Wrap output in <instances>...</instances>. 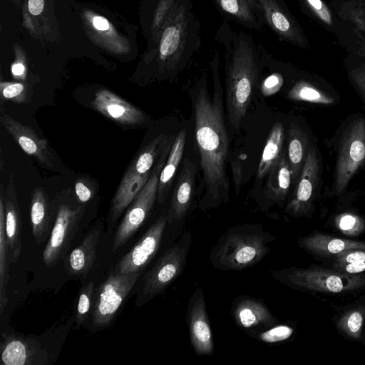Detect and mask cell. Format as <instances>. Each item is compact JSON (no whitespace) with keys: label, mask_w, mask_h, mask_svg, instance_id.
Returning a JSON list of instances; mask_svg holds the SVG:
<instances>
[{"label":"cell","mask_w":365,"mask_h":365,"mask_svg":"<svg viewBox=\"0 0 365 365\" xmlns=\"http://www.w3.org/2000/svg\"><path fill=\"white\" fill-rule=\"evenodd\" d=\"M217 53L210 61L215 91L211 98L201 85L193 100L195 136L200 166L206 187L208 206H216L228 200L227 163L229 139L222 107V91L219 73Z\"/></svg>","instance_id":"6da1fadb"},{"label":"cell","mask_w":365,"mask_h":365,"mask_svg":"<svg viewBox=\"0 0 365 365\" xmlns=\"http://www.w3.org/2000/svg\"><path fill=\"white\" fill-rule=\"evenodd\" d=\"M215 38L224 49L227 120L237 129L246 114L260 72L261 47L250 34L235 31L226 22L219 27Z\"/></svg>","instance_id":"7a4b0ae2"},{"label":"cell","mask_w":365,"mask_h":365,"mask_svg":"<svg viewBox=\"0 0 365 365\" xmlns=\"http://www.w3.org/2000/svg\"><path fill=\"white\" fill-rule=\"evenodd\" d=\"M275 236L258 225H241L226 231L210 253L215 268L239 271L259 263L270 251Z\"/></svg>","instance_id":"3957f363"},{"label":"cell","mask_w":365,"mask_h":365,"mask_svg":"<svg viewBox=\"0 0 365 365\" xmlns=\"http://www.w3.org/2000/svg\"><path fill=\"white\" fill-rule=\"evenodd\" d=\"M192 0L183 3L169 18L159 36L158 58L163 69L178 72L201 43L200 23L192 10Z\"/></svg>","instance_id":"277c9868"},{"label":"cell","mask_w":365,"mask_h":365,"mask_svg":"<svg viewBox=\"0 0 365 365\" xmlns=\"http://www.w3.org/2000/svg\"><path fill=\"white\" fill-rule=\"evenodd\" d=\"M174 140L173 136L170 137L152 170L148 182L128 206L116 230L112 245L113 251L122 247L135 235L151 211L157 199L160 173Z\"/></svg>","instance_id":"5b68a950"},{"label":"cell","mask_w":365,"mask_h":365,"mask_svg":"<svg viewBox=\"0 0 365 365\" xmlns=\"http://www.w3.org/2000/svg\"><path fill=\"white\" fill-rule=\"evenodd\" d=\"M277 280L295 287L321 292L339 293L365 285V277L321 267L273 270Z\"/></svg>","instance_id":"8992f818"},{"label":"cell","mask_w":365,"mask_h":365,"mask_svg":"<svg viewBox=\"0 0 365 365\" xmlns=\"http://www.w3.org/2000/svg\"><path fill=\"white\" fill-rule=\"evenodd\" d=\"M365 161V120L359 118L344 130L339 143L332 191L342 193Z\"/></svg>","instance_id":"52a82bcc"},{"label":"cell","mask_w":365,"mask_h":365,"mask_svg":"<svg viewBox=\"0 0 365 365\" xmlns=\"http://www.w3.org/2000/svg\"><path fill=\"white\" fill-rule=\"evenodd\" d=\"M191 243L192 234L187 231L159 258L144 278L143 293L145 296L153 297L162 293L181 274Z\"/></svg>","instance_id":"ba28073f"},{"label":"cell","mask_w":365,"mask_h":365,"mask_svg":"<svg viewBox=\"0 0 365 365\" xmlns=\"http://www.w3.org/2000/svg\"><path fill=\"white\" fill-rule=\"evenodd\" d=\"M140 272L111 273L96 293L92 314L94 327L107 326L136 283Z\"/></svg>","instance_id":"9c48e42d"},{"label":"cell","mask_w":365,"mask_h":365,"mask_svg":"<svg viewBox=\"0 0 365 365\" xmlns=\"http://www.w3.org/2000/svg\"><path fill=\"white\" fill-rule=\"evenodd\" d=\"M80 205L63 202L58 205L51 235L43 250L42 258L46 267L57 264L66 255L83 215Z\"/></svg>","instance_id":"30bf717a"},{"label":"cell","mask_w":365,"mask_h":365,"mask_svg":"<svg viewBox=\"0 0 365 365\" xmlns=\"http://www.w3.org/2000/svg\"><path fill=\"white\" fill-rule=\"evenodd\" d=\"M167 223L166 216L158 217L135 245L118 262L114 272H140L156 255Z\"/></svg>","instance_id":"8fae6325"},{"label":"cell","mask_w":365,"mask_h":365,"mask_svg":"<svg viewBox=\"0 0 365 365\" xmlns=\"http://www.w3.org/2000/svg\"><path fill=\"white\" fill-rule=\"evenodd\" d=\"M321 163L317 150L309 149L296 190L285 211L294 217L307 214L311 209L320 179Z\"/></svg>","instance_id":"7c38bea8"},{"label":"cell","mask_w":365,"mask_h":365,"mask_svg":"<svg viewBox=\"0 0 365 365\" xmlns=\"http://www.w3.org/2000/svg\"><path fill=\"white\" fill-rule=\"evenodd\" d=\"M190 343L197 355H211L214 349L212 334L207 314L203 292L197 289L190 297L187 312Z\"/></svg>","instance_id":"4fadbf2b"},{"label":"cell","mask_w":365,"mask_h":365,"mask_svg":"<svg viewBox=\"0 0 365 365\" xmlns=\"http://www.w3.org/2000/svg\"><path fill=\"white\" fill-rule=\"evenodd\" d=\"M0 349L1 364L5 365L48 364L46 350L31 337L4 334Z\"/></svg>","instance_id":"5bb4252c"},{"label":"cell","mask_w":365,"mask_h":365,"mask_svg":"<svg viewBox=\"0 0 365 365\" xmlns=\"http://www.w3.org/2000/svg\"><path fill=\"white\" fill-rule=\"evenodd\" d=\"M0 121L26 153L44 168L53 169V156L46 139L39 138L31 127L16 120L3 109L0 110Z\"/></svg>","instance_id":"9a60e30c"},{"label":"cell","mask_w":365,"mask_h":365,"mask_svg":"<svg viewBox=\"0 0 365 365\" xmlns=\"http://www.w3.org/2000/svg\"><path fill=\"white\" fill-rule=\"evenodd\" d=\"M266 24L281 39L292 44L305 47L307 41L298 24L290 14L282 0H257Z\"/></svg>","instance_id":"2e32d148"},{"label":"cell","mask_w":365,"mask_h":365,"mask_svg":"<svg viewBox=\"0 0 365 365\" xmlns=\"http://www.w3.org/2000/svg\"><path fill=\"white\" fill-rule=\"evenodd\" d=\"M91 105L96 110L120 124L137 125L145 120V116L140 109L106 89L96 93Z\"/></svg>","instance_id":"e0dca14e"},{"label":"cell","mask_w":365,"mask_h":365,"mask_svg":"<svg viewBox=\"0 0 365 365\" xmlns=\"http://www.w3.org/2000/svg\"><path fill=\"white\" fill-rule=\"evenodd\" d=\"M6 233L10 262H16L22 250L21 217L14 186V177L9 173L5 191Z\"/></svg>","instance_id":"ac0fdd59"},{"label":"cell","mask_w":365,"mask_h":365,"mask_svg":"<svg viewBox=\"0 0 365 365\" xmlns=\"http://www.w3.org/2000/svg\"><path fill=\"white\" fill-rule=\"evenodd\" d=\"M103 230V223H96L87 233L81 243L72 250L66 259L70 274L84 277L93 267L96 249Z\"/></svg>","instance_id":"d6986e66"},{"label":"cell","mask_w":365,"mask_h":365,"mask_svg":"<svg viewBox=\"0 0 365 365\" xmlns=\"http://www.w3.org/2000/svg\"><path fill=\"white\" fill-rule=\"evenodd\" d=\"M150 174L140 175L130 166L123 175L112 199L108 217V224L112 225L133 201L148 182Z\"/></svg>","instance_id":"ffe728a7"},{"label":"cell","mask_w":365,"mask_h":365,"mask_svg":"<svg viewBox=\"0 0 365 365\" xmlns=\"http://www.w3.org/2000/svg\"><path fill=\"white\" fill-rule=\"evenodd\" d=\"M196 167L188 158L185 160L177 180L167 217L168 222L181 220L187 212L192 198Z\"/></svg>","instance_id":"44dd1931"},{"label":"cell","mask_w":365,"mask_h":365,"mask_svg":"<svg viewBox=\"0 0 365 365\" xmlns=\"http://www.w3.org/2000/svg\"><path fill=\"white\" fill-rule=\"evenodd\" d=\"M232 316L236 324L245 329L259 326L269 328L278 322L262 302L249 297H240L235 302Z\"/></svg>","instance_id":"7402d4cb"},{"label":"cell","mask_w":365,"mask_h":365,"mask_svg":"<svg viewBox=\"0 0 365 365\" xmlns=\"http://www.w3.org/2000/svg\"><path fill=\"white\" fill-rule=\"evenodd\" d=\"M225 16L243 26L260 30L266 24L262 10L257 0H213Z\"/></svg>","instance_id":"603a6c76"},{"label":"cell","mask_w":365,"mask_h":365,"mask_svg":"<svg viewBox=\"0 0 365 365\" xmlns=\"http://www.w3.org/2000/svg\"><path fill=\"white\" fill-rule=\"evenodd\" d=\"M56 216L46 192L43 187H36L31 195V224L33 236L38 245L50 236Z\"/></svg>","instance_id":"cb8c5ba5"},{"label":"cell","mask_w":365,"mask_h":365,"mask_svg":"<svg viewBox=\"0 0 365 365\" xmlns=\"http://www.w3.org/2000/svg\"><path fill=\"white\" fill-rule=\"evenodd\" d=\"M300 245L307 250L321 255H337L341 252L365 249V242L334 237L321 233H314L300 240Z\"/></svg>","instance_id":"d4e9b609"},{"label":"cell","mask_w":365,"mask_h":365,"mask_svg":"<svg viewBox=\"0 0 365 365\" xmlns=\"http://www.w3.org/2000/svg\"><path fill=\"white\" fill-rule=\"evenodd\" d=\"M307 133L297 124L292 123L287 132V160L292 180L296 185L299 178L309 149Z\"/></svg>","instance_id":"484cf974"},{"label":"cell","mask_w":365,"mask_h":365,"mask_svg":"<svg viewBox=\"0 0 365 365\" xmlns=\"http://www.w3.org/2000/svg\"><path fill=\"white\" fill-rule=\"evenodd\" d=\"M187 131L181 130L172 144L166 162L162 169L160 175L157 200L160 203H163L168 192L169 191L175 172L182 158Z\"/></svg>","instance_id":"4316f807"},{"label":"cell","mask_w":365,"mask_h":365,"mask_svg":"<svg viewBox=\"0 0 365 365\" xmlns=\"http://www.w3.org/2000/svg\"><path fill=\"white\" fill-rule=\"evenodd\" d=\"M284 126L277 122L273 125L263 149L257 173V179L267 175L279 163L284 153Z\"/></svg>","instance_id":"83f0119b"},{"label":"cell","mask_w":365,"mask_h":365,"mask_svg":"<svg viewBox=\"0 0 365 365\" xmlns=\"http://www.w3.org/2000/svg\"><path fill=\"white\" fill-rule=\"evenodd\" d=\"M9 250L6 233L5 191L0 188V313L3 314L8 304L6 285L9 281Z\"/></svg>","instance_id":"f1b7e54d"},{"label":"cell","mask_w":365,"mask_h":365,"mask_svg":"<svg viewBox=\"0 0 365 365\" xmlns=\"http://www.w3.org/2000/svg\"><path fill=\"white\" fill-rule=\"evenodd\" d=\"M292 180L290 168L284 153L279 163L268 173L267 197L276 202L283 201L289 192Z\"/></svg>","instance_id":"f546056e"},{"label":"cell","mask_w":365,"mask_h":365,"mask_svg":"<svg viewBox=\"0 0 365 365\" xmlns=\"http://www.w3.org/2000/svg\"><path fill=\"white\" fill-rule=\"evenodd\" d=\"M169 138L163 135L155 138L132 162L130 167L140 175L150 174Z\"/></svg>","instance_id":"4dcf8cb0"},{"label":"cell","mask_w":365,"mask_h":365,"mask_svg":"<svg viewBox=\"0 0 365 365\" xmlns=\"http://www.w3.org/2000/svg\"><path fill=\"white\" fill-rule=\"evenodd\" d=\"M288 97L293 101L322 105H330L335 102L333 96L304 80L295 83L288 92Z\"/></svg>","instance_id":"1f68e13d"},{"label":"cell","mask_w":365,"mask_h":365,"mask_svg":"<svg viewBox=\"0 0 365 365\" xmlns=\"http://www.w3.org/2000/svg\"><path fill=\"white\" fill-rule=\"evenodd\" d=\"M365 317V307L353 309L344 314L337 322L338 327L347 336L359 339Z\"/></svg>","instance_id":"d6a6232c"},{"label":"cell","mask_w":365,"mask_h":365,"mask_svg":"<svg viewBox=\"0 0 365 365\" xmlns=\"http://www.w3.org/2000/svg\"><path fill=\"white\" fill-rule=\"evenodd\" d=\"M335 224L338 230L345 235H356L364 229V222L358 215L346 212L336 216Z\"/></svg>","instance_id":"836d02e7"},{"label":"cell","mask_w":365,"mask_h":365,"mask_svg":"<svg viewBox=\"0 0 365 365\" xmlns=\"http://www.w3.org/2000/svg\"><path fill=\"white\" fill-rule=\"evenodd\" d=\"M1 99L22 103L26 101L28 91L26 86L17 82H1L0 83Z\"/></svg>","instance_id":"e575fe53"},{"label":"cell","mask_w":365,"mask_h":365,"mask_svg":"<svg viewBox=\"0 0 365 365\" xmlns=\"http://www.w3.org/2000/svg\"><path fill=\"white\" fill-rule=\"evenodd\" d=\"M94 287V281H91L80 290L76 309V322L78 324H81L88 315Z\"/></svg>","instance_id":"d590c367"},{"label":"cell","mask_w":365,"mask_h":365,"mask_svg":"<svg viewBox=\"0 0 365 365\" xmlns=\"http://www.w3.org/2000/svg\"><path fill=\"white\" fill-rule=\"evenodd\" d=\"M293 333L292 328L287 325H274L257 336L265 343H276L288 339Z\"/></svg>","instance_id":"8d00e7d4"},{"label":"cell","mask_w":365,"mask_h":365,"mask_svg":"<svg viewBox=\"0 0 365 365\" xmlns=\"http://www.w3.org/2000/svg\"><path fill=\"white\" fill-rule=\"evenodd\" d=\"M304 1L322 21L329 26L331 25V11L322 0H304Z\"/></svg>","instance_id":"74e56055"},{"label":"cell","mask_w":365,"mask_h":365,"mask_svg":"<svg viewBox=\"0 0 365 365\" xmlns=\"http://www.w3.org/2000/svg\"><path fill=\"white\" fill-rule=\"evenodd\" d=\"M283 84V78L280 73H274L263 81L261 91L264 96H270L277 93Z\"/></svg>","instance_id":"f35d334b"},{"label":"cell","mask_w":365,"mask_h":365,"mask_svg":"<svg viewBox=\"0 0 365 365\" xmlns=\"http://www.w3.org/2000/svg\"><path fill=\"white\" fill-rule=\"evenodd\" d=\"M335 259L339 263L365 262V249L346 250L336 255Z\"/></svg>","instance_id":"ab89813d"},{"label":"cell","mask_w":365,"mask_h":365,"mask_svg":"<svg viewBox=\"0 0 365 365\" xmlns=\"http://www.w3.org/2000/svg\"><path fill=\"white\" fill-rule=\"evenodd\" d=\"M75 192L79 202H87L93 195V190L82 180L75 182Z\"/></svg>","instance_id":"60d3db41"},{"label":"cell","mask_w":365,"mask_h":365,"mask_svg":"<svg viewBox=\"0 0 365 365\" xmlns=\"http://www.w3.org/2000/svg\"><path fill=\"white\" fill-rule=\"evenodd\" d=\"M349 75L356 88L365 97V65L354 68Z\"/></svg>","instance_id":"b9f144b4"},{"label":"cell","mask_w":365,"mask_h":365,"mask_svg":"<svg viewBox=\"0 0 365 365\" xmlns=\"http://www.w3.org/2000/svg\"><path fill=\"white\" fill-rule=\"evenodd\" d=\"M334 268L339 272L356 274L365 272V262L339 263L335 262Z\"/></svg>","instance_id":"7bdbcfd3"},{"label":"cell","mask_w":365,"mask_h":365,"mask_svg":"<svg viewBox=\"0 0 365 365\" xmlns=\"http://www.w3.org/2000/svg\"><path fill=\"white\" fill-rule=\"evenodd\" d=\"M233 182L236 192H239L242 183V168L240 162L237 160L231 163Z\"/></svg>","instance_id":"ee69618b"},{"label":"cell","mask_w":365,"mask_h":365,"mask_svg":"<svg viewBox=\"0 0 365 365\" xmlns=\"http://www.w3.org/2000/svg\"><path fill=\"white\" fill-rule=\"evenodd\" d=\"M43 5L44 0H29V11L33 15H39L43 11Z\"/></svg>","instance_id":"f6af8a7d"},{"label":"cell","mask_w":365,"mask_h":365,"mask_svg":"<svg viewBox=\"0 0 365 365\" xmlns=\"http://www.w3.org/2000/svg\"><path fill=\"white\" fill-rule=\"evenodd\" d=\"M11 73L16 78L24 79L26 73V67L21 62L14 63L11 66Z\"/></svg>","instance_id":"bcb514c9"},{"label":"cell","mask_w":365,"mask_h":365,"mask_svg":"<svg viewBox=\"0 0 365 365\" xmlns=\"http://www.w3.org/2000/svg\"><path fill=\"white\" fill-rule=\"evenodd\" d=\"M94 27L99 31H106L109 29L108 21L102 16H94L93 19Z\"/></svg>","instance_id":"7dc6e473"}]
</instances>
